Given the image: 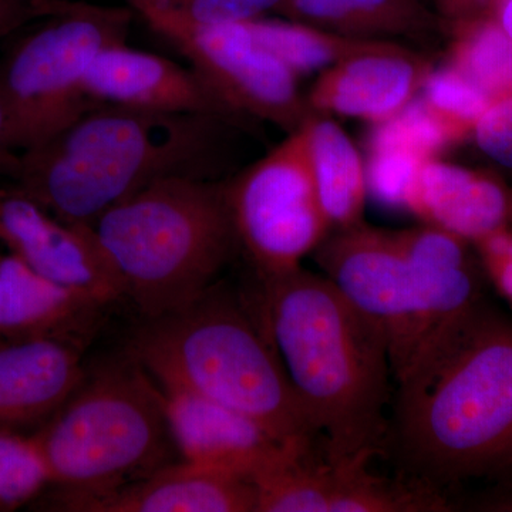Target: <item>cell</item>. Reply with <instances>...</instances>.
<instances>
[{
  "label": "cell",
  "mask_w": 512,
  "mask_h": 512,
  "mask_svg": "<svg viewBox=\"0 0 512 512\" xmlns=\"http://www.w3.org/2000/svg\"><path fill=\"white\" fill-rule=\"evenodd\" d=\"M386 439L403 477L443 491L512 456V320L484 301L394 379Z\"/></svg>",
  "instance_id": "cell-1"
},
{
  "label": "cell",
  "mask_w": 512,
  "mask_h": 512,
  "mask_svg": "<svg viewBox=\"0 0 512 512\" xmlns=\"http://www.w3.org/2000/svg\"><path fill=\"white\" fill-rule=\"evenodd\" d=\"M261 325L332 464L369 463L386 439L393 377L379 328L323 274L259 278Z\"/></svg>",
  "instance_id": "cell-2"
},
{
  "label": "cell",
  "mask_w": 512,
  "mask_h": 512,
  "mask_svg": "<svg viewBox=\"0 0 512 512\" xmlns=\"http://www.w3.org/2000/svg\"><path fill=\"white\" fill-rule=\"evenodd\" d=\"M229 123L101 103L42 146L19 153L8 177L59 220L93 227L104 212L161 178L212 180Z\"/></svg>",
  "instance_id": "cell-3"
},
{
  "label": "cell",
  "mask_w": 512,
  "mask_h": 512,
  "mask_svg": "<svg viewBox=\"0 0 512 512\" xmlns=\"http://www.w3.org/2000/svg\"><path fill=\"white\" fill-rule=\"evenodd\" d=\"M127 355L158 386L220 403L286 446L320 437L264 328L225 289L214 285L183 309L143 319Z\"/></svg>",
  "instance_id": "cell-4"
},
{
  "label": "cell",
  "mask_w": 512,
  "mask_h": 512,
  "mask_svg": "<svg viewBox=\"0 0 512 512\" xmlns=\"http://www.w3.org/2000/svg\"><path fill=\"white\" fill-rule=\"evenodd\" d=\"M322 274L383 333L393 379L427 343L484 301L467 241L423 225L336 229L313 251Z\"/></svg>",
  "instance_id": "cell-5"
},
{
  "label": "cell",
  "mask_w": 512,
  "mask_h": 512,
  "mask_svg": "<svg viewBox=\"0 0 512 512\" xmlns=\"http://www.w3.org/2000/svg\"><path fill=\"white\" fill-rule=\"evenodd\" d=\"M143 319L197 301L239 247L227 184L167 177L111 207L93 225Z\"/></svg>",
  "instance_id": "cell-6"
},
{
  "label": "cell",
  "mask_w": 512,
  "mask_h": 512,
  "mask_svg": "<svg viewBox=\"0 0 512 512\" xmlns=\"http://www.w3.org/2000/svg\"><path fill=\"white\" fill-rule=\"evenodd\" d=\"M50 497H89L175 463L164 396L133 357L84 375L72 396L33 433Z\"/></svg>",
  "instance_id": "cell-7"
},
{
  "label": "cell",
  "mask_w": 512,
  "mask_h": 512,
  "mask_svg": "<svg viewBox=\"0 0 512 512\" xmlns=\"http://www.w3.org/2000/svg\"><path fill=\"white\" fill-rule=\"evenodd\" d=\"M134 10L55 0L49 16L0 62V93L10 143L18 153L42 146L97 106L84 77L101 50L127 40Z\"/></svg>",
  "instance_id": "cell-8"
},
{
  "label": "cell",
  "mask_w": 512,
  "mask_h": 512,
  "mask_svg": "<svg viewBox=\"0 0 512 512\" xmlns=\"http://www.w3.org/2000/svg\"><path fill=\"white\" fill-rule=\"evenodd\" d=\"M239 247L258 278L301 266L328 237L309 157L305 123L227 184Z\"/></svg>",
  "instance_id": "cell-9"
},
{
  "label": "cell",
  "mask_w": 512,
  "mask_h": 512,
  "mask_svg": "<svg viewBox=\"0 0 512 512\" xmlns=\"http://www.w3.org/2000/svg\"><path fill=\"white\" fill-rule=\"evenodd\" d=\"M163 37L187 57L232 117L268 121L292 133L313 111L298 74L252 36L245 23L211 25L174 15Z\"/></svg>",
  "instance_id": "cell-10"
},
{
  "label": "cell",
  "mask_w": 512,
  "mask_h": 512,
  "mask_svg": "<svg viewBox=\"0 0 512 512\" xmlns=\"http://www.w3.org/2000/svg\"><path fill=\"white\" fill-rule=\"evenodd\" d=\"M0 242L36 274L113 305L124 299L93 227L70 224L10 185L0 190Z\"/></svg>",
  "instance_id": "cell-11"
},
{
  "label": "cell",
  "mask_w": 512,
  "mask_h": 512,
  "mask_svg": "<svg viewBox=\"0 0 512 512\" xmlns=\"http://www.w3.org/2000/svg\"><path fill=\"white\" fill-rule=\"evenodd\" d=\"M36 505L64 512H255L256 495L248 477L180 460L107 493L42 494Z\"/></svg>",
  "instance_id": "cell-12"
},
{
  "label": "cell",
  "mask_w": 512,
  "mask_h": 512,
  "mask_svg": "<svg viewBox=\"0 0 512 512\" xmlns=\"http://www.w3.org/2000/svg\"><path fill=\"white\" fill-rule=\"evenodd\" d=\"M84 92L96 103L235 119L194 70L126 42L101 50L84 77Z\"/></svg>",
  "instance_id": "cell-13"
},
{
  "label": "cell",
  "mask_w": 512,
  "mask_h": 512,
  "mask_svg": "<svg viewBox=\"0 0 512 512\" xmlns=\"http://www.w3.org/2000/svg\"><path fill=\"white\" fill-rule=\"evenodd\" d=\"M106 303L0 255V342L53 340L82 349L103 322Z\"/></svg>",
  "instance_id": "cell-14"
},
{
  "label": "cell",
  "mask_w": 512,
  "mask_h": 512,
  "mask_svg": "<svg viewBox=\"0 0 512 512\" xmlns=\"http://www.w3.org/2000/svg\"><path fill=\"white\" fill-rule=\"evenodd\" d=\"M160 389L180 460L251 478L286 446L220 403L185 390Z\"/></svg>",
  "instance_id": "cell-15"
},
{
  "label": "cell",
  "mask_w": 512,
  "mask_h": 512,
  "mask_svg": "<svg viewBox=\"0 0 512 512\" xmlns=\"http://www.w3.org/2000/svg\"><path fill=\"white\" fill-rule=\"evenodd\" d=\"M430 70V63L409 47L357 56L322 72L306 100L313 113L379 124L416 97Z\"/></svg>",
  "instance_id": "cell-16"
},
{
  "label": "cell",
  "mask_w": 512,
  "mask_h": 512,
  "mask_svg": "<svg viewBox=\"0 0 512 512\" xmlns=\"http://www.w3.org/2000/svg\"><path fill=\"white\" fill-rule=\"evenodd\" d=\"M404 208L476 244L510 225L512 192L488 175L430 158L417 170Z\"/></svg>",
  "instance_id": "cell-17"
},
{
  "label": "cell",
  "mask_w": 512,
  "mask_h": 512,
  "mask_svg": "<svg viewBox=\"0 0 512 512\" xmlns=\"http://www.w3.org/2000/svg\"><path fill=\"white\" fill-rule=\"evenodd\" d=\"M80 350L53 340L0 343V429L43 426L82 383Z\"/></svg>",
  "instance_id": "cell-18"
},
{
  "label": "cell",
  "mask_w": 512,
  "mask_h": 512,
  "mask_svg": "<svg viewBox=\"0 0 512 512\" xmlns=\"http://www.w3.org/2000/svg\"><path fill=\"white\" fill-rule=\"evenodd\" d=\"M282 18L340 35L392 40L424 39L436 33L439 18L423 0H284Z\"/></svg>",
  "instance_id": "cell-19"
},
{
  "label": "cell",
  "mask_w": 512,
  "mask_h": 512,
  "mask_svg": "<svg viewBox=\"0 0 512 512\" xmlns=\"http://www.w3.org/2000/svg\"><path fill=\"white\" fill-rule=\"evenodd\" d=\"M316 194L330 229L362 222L367 194L366 165L352 138L330 116L305 121Z\"/></svg>",
  "instance_id": "cell-20"
},
{
  "label": "cell",
  "mask_w": 512,
  "mask_h": 512,
  "mask_svg": "<svg viewBox=\"0 0 512 512\" xmlns=\"http://www.w3.org/2000/svg\"><path fill=\"white\" fill-rule=\"evenodd\" d=\"M252 36L295 74L325 72L336 64L370 53L407 49L393 40L340 35L289 19L244 22Z\"/></svg>",
  "instance_id": "cell-21"
},
{
  "label": "cell",
  "mask_w": 512,
  "mask_h": 512,
  "mask_svg": "<svg viewBox=\"0 0 512 512\" xmlns=\"http://www.w3.org/2000/svg\"><path fill=\"white\" fill-rule=\"evenodd\" d=\"M332 464V463H330ZM335 468L330 512H448L454 505L444 491L412 478H386L367 470L369 463L332 464Z\"/></svg>",
  "instance_id": "cell-22"
},
{
  "label": "cell",
  "mask_w": 512,
  "mask_h": 512,
  "mask_svg": "<svg viewBox=\"0 0 512 512\" xmlns=\"http://www.w3.org/2000/svg\"><path fill=\"white\" fill-rule=\"evenodd\" d=\"M451 64L491 101L512 93V39L493 16L456 26Z\"/></svg>",
  "instance_id": "cell-23"
},
{
  "label": "cell",
  "mask_w": 512,
  "mask_h": 512,
  "mask_svg": "<svg viewBox=\"0 0 512 512\" xmlns=\"http://www.w3.org/2000/svg\"><path fill=\"white\" fill-rule=\"evenodd\" d=\"M49 485L45 460L33 434L0 429V512L33 503Z\"/></svg>",
  "instance_id": "cell-24"
},
{
  "label": "cell",
  "mask_w": 512,
  "mask_h": 512,
  "mask_svg": "<svg viewBox=\"0 0 512 512\" xmlns=\"http://www.w3.org/2000/svg\"><path fill=\"white\" fill-rule=\"evenodd\" d=\"M421 100L439 117L456 138L461 140L467 133H473L478 119L483 116L490 97L478 89L453 66L430 70L421 87Z\"/></svg>",
  "instance_id": "cell-25"
},
{
  "label": "cell",
  "mask_w": 512,
  "mask_h": 512,
  "mask_svg": "<svg viewBox=\"0 0 512 512\" xmlns=\"http://www.w3.org/2000/svg\"><path fill=\"white\" fill-rule=\"evenodd\" d=\"M456 138L421 97L407 104L392 119L376 124L370 136V148H397L421 160L436 158Z\"/></svg>",
  "instance_id": "cell-26"
},
{
  "label": "cell",
  "mask_w": 512,
  "mask_h": 512,
  "mask_svg": "<svg viewBox=\"0 0 512 512\" xmlns=\"http://www.w3.org/2000/svg\"><path fill=\"white\" fill-rule=\"evenodd\" d=\"M423 161L426 160L397 148H370L367 191L386 207L404 208L407 192Z\"/></svg>",
  "instance_id": "cell-27"
},
{
  "label": "cell",
  "mask_w": 512,
  "mask_h": 512,
  "mask_svg": "<svg viewBox=\"0 0 512 512\" xmlns=\"http://www.w3.org/2000/svg\"><path fill=\"white\" fill-rule=\"evenodd\" d=\"M195 22L211 25L244 23L278 12L284 0H160Z\"/></svg>",
  "instance_id": "cell-28"
},
{
  "label": "cell",
  "mask_w": 512,
  "mask_h": 512,
  "mask_svg": "<svg viewBox=\"0 0 512 512\" xmlns=\"http://www.w3.org/2000/svg\"><path fill=\"white\" fill-rule=\"evenodd\" d=\"M473 134L485 156L512 170V93L488 104Z\"/></svg>",
  "instance_id": "cell-29"
},
{
  "label": "cell",
  "mask_w": 512,
  "mask_h": 512,
  "mask_svg": "<svg viewBox=\"0 0 512 512\" xmlns=\"http://www.w3.org/2000/svg\"><path fill=\"white\" fill-rule=\"evenodd\" d=\"M481 265L497 292L512 303V231L500 229L476 242Z\"/></svg>",
  "instance_id": "cell-30"
},
{
  "label": "cell",
  "mask_w": 512,
  "mask_h": 512,
  "mask_svg": "<svg viewBox=\"0 0 512 512\" xmlns=\"http://www.w3.org/2000/svg\"><path fill=\"white\" fill-rule=\"evenodd\" d=\"M53 0H0V39L52 13Z\"/></svg>",
  "instance_id": "cell-31"
},
{
  "label": "cell",
  "mask_w": 512,
  "mask_h": 512,
  "mask_svg": "<svg viewBox=\"0 0 512 512\" xmlns=\"http://www.w3.org/2000/svg\"><path fill=\"white\" fill-rule=\"evenodd\" d=\"M433 5L437 18L456 28L490 16L494 0H433Z\"/></svg>",
  "instance_id": "cell-32"
},
{
  "label": "cell",
  "mask_w": 512,
  "mask_h": 512,
  "mask_svg": "<svg viewBox=\"0 0 512 512\" xmlns=\"http://www.w3.org/2000/svg\"><path fill=\"white\" fill-rule=\"evenodd\" d=\"M18 151L10 143L8 110L0 93V175H8L18 158Z\"/></svg>",
  "instance_id": "cell-33"
},
{
  "label": "cell",
  "mask_w": 512,
  "mask_h": 512,
  "mask_svg": "<svg viewBox=\"0 0 512 512\" xmlns=\"http://www.w3.org/2000/svg\"><path fill=\"white\" fill-rule=\"evenodd\" d=\"M473 510L487 512H512V485L495 488L473 504Z\"/></svg>",
  "instance_id": "cell-34"
},
{
  "label": "cell",
  "mask_w": 512,
  "mask_h": 512,
  "mask_svg": "<svg viewBox=\"0 0 512 512\" xmlns=\"http://www.w3.org/2000/svg\"><path fill=\"white\" fill-rule=\"evenodd\" d=\"M493 18L512 39V0H494Z\"/></svg>",
  "instance_id": "cell-35"
},
{
  "label": "cell",
  "mask_w": 512,
  "mask_h": 512,
  "mask_svg": "<svg viewBox=\"0 0 512 512\" xmlns=\"http://www.w3.org/2000/svg\"><path fill=\"white\" fill-rule=\"evenodd\" d=\"M511 460H512V456H511Z\"/></svg>",
  "instance_id": "cell-36"
}]
</instances>
